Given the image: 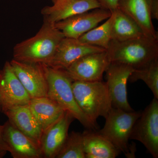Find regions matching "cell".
Returning <instances> with one entry per match:
<instances>
[{
	"instance_id": "obj_1",
	"label": "cell",
	"mask_w": 158,
	"mask_h": 158,
	"mask_svg": "<svg viewBox=\"0 0 158 158\" xmlns=\"http://www.w3.org/2000/svg\"><path fill=\"white\" fill-rule=\"evenodd\" d=\"M64 37L53 25L44 21L35 36L15 45L13 59L27 63L48 65Z\"/></svg>"
},
{
	"instance_id": "obj_2",
	"label": "cell",
	"mask_w": 158,
	"mask_h": 158,
	"mask_svg": "<svg viewBox=\"0 0 158 158\" xmlns=\"http://www.w3.org/2000/svg\"><path fill=\"white\" fill-rule=\"evenodd\" d=\"M106 51L110 62L137 69L158 58V38L143 35L125 41L111 40Z\"/></svg>"
},
{
	"instance_id": "obj_3",
	"label": "cell",
	"mask_w": 158,
	"mask_h": 158,
	"mask_svg": "<svg viewBox=\"0 0 158 158\" xmlns=\"http://www.w3.org/2000/svg\"><path fill=\"white\" fill-rule=\"evenodd\" d=\"M73 91L79 108L95 125L100 116L106 118L113 107L106 83L73 81Z\"/></svg>"
},
{
	"instance_id": "obj_4",
	"label": "cell",
	"mask_w": 158,
	"mask_h": 158,
	"mask_svg": "<svg viewBox=\"0 0 158 158\" xmlns=\"http://www.w3.org/2000/svg\"><path fill=\"white\" fill-rule=\"evenodd\" d=\"M48 85V96L57 102L84 127L89 130L97 129L95 125L82 112L77 104L73 91V80L65 71L43 64Z\"/></svg>"
},
{
	"instance_id": "obj_5",
	"label": "cell",
	"mask_w": 158,
	"mask_h": 158,
	"mask_svg": "<svg viewBox=\"0 0 158 158\" xmlns=\"http://www.w3.org/2000/svg\"><path fill=\"white\" fill-rule=\"evenodd\" d=\"M141 112H127L112 107L106 117L104 126L98 132L106 138L120 152L128 155L129 140L133 126Z\"/></svg>"
},
{
	"instance_id": "obj_6",
	"label": "cell",
	"mask_w": 158,
	"mask_h": 158,
	"mask_svg": "<svg viewBox=\"0 0 158 158\" xmlns=\"http://www.w3.org/2000/svg\"><path fill=\"white\" fill-rule=\"evenodd\" d=\"M130 139L140 141L154 158H158V99L154 98L141 112Z\"/></svg>"
},
{
	"instance_id": "obj_7",
	"label": "cell",
	"mask_w": 158,
	"mask_h": 158,
	"mask_svg": "<svg viewBox=\"0 0 158 158\" xmlns=\"http://www.w3.org/2000/svg\"><path fill=\"white\" fill-rule=\"evenodd\" d=\"M31 97L15 73L10 62L0 71V107L1 112L18 106L28 105Z\"/></svg>"
},
{
	"instance_id": "obj_8",
	"label": "cell",
	"mask_w": 158,
	"mask_h": 158,
	"mask_svg": "<svg viewBox=\"0 0 158 158\" xmlns=\"http://www.w3.org/2000/svg\"><path fill=\"white\" fill-rule=\"evenodd\" d=\"M110 63L106 50L86 55L63 70L73 81H98Z\"/></svg>"
},
{
	"instance_id": "obj_9",
	"label": "cell",
	"mask_w": 158,
	"mask_h": 158,
	"mask_svg": "<svg viewBox=\"0 0 158 158\" xmlns=\"http://www.w3.org/2000/svg\"><path fill=\"white\" fill-rule=\"evenodd\" d=\"M134 69L128 65L111 62L106 70V82L113 107L134 111L128 101L127 85Z\"/></svg>"
},
{
	"instance_id": "obj_10",
	"label": "cell",
	"mask_w": 158,
	"mask_h": 158,
	"mask_svg": "<svg viewBox=\"0 0 158 158\" xmlns=\"http://www.w3.org/2000/svg\"><path fill=\"white\" fill-rule=\"evenodd\" d=\"M111 15V11L100 8L69 18L56 23L53 26L65 37L78 39Z\"/></svg>"
},
{
	"instance_id": "obj_11",
	"label": "cell",
	"mask_w": 158,
	"mask_h": 158,
	"mask_svg": "<svg viewBox=\"0 0 158 158\" xmlns=\"http://www.w3.org/2000/svg\"><path fill=\"white\" fill-rule=\"evenodd\" d=\"M15 73L31 98L48 96V85L43 64L10 62Z\"/></svg>"
},
{
	"instance_id": "obj_12",
	"label": "cell",
	"mask_w": 158,
	"mask_h": 158,
	"mask_svg": "<svg viewBox=\"0 0 158 158\" xmlns=\"http://www.w3.org/2000/svg\"><path fill=\"white\" fill-rule=\"evenodd\" d=\"M106 50L101 48L84 43L79 39L65 37L59 43L55 56L47 65L65 70L86 55Z\"/></svg>"
},
{
	"instance_id": "obj_13",
	"label": "cell",
	"mask_w": 158,
	"mask_h": 158,
	"mask_svg": "<svg viewBox=\"0 0 158 158\" xmlns=\"http://www.w3.org/2000/svg\"><path fill=\"white\" fill-rule=\"evenodd\" d=\"M2 137L14 158H43L40 148L9 120L2 128Z\"/></svg>"
},
{
	"instance_id": "obj_14",
	"label": "cell",
	"mask_w": 158,
	"mask_h": 158,
	"mask_svg": "<svg viewBox=\"0 0 158 158\" xmlns=\"http://www.w3.org/2000/svg\"><path fill=\"white\" fill-rule=\"evenodd\" d=\"M101 8L98 0H56L43 8L44 21L54 24L93 9Z\"/></svg>"
},
{
	"instance_id": "obj_15",
	"label": "cell",
	"mask_w": 158,
	"mask_h": 158,
	"mask_svg": "<svg viewBox=\"0 0 158 158\" xmlns=\"http://www.w3.org/2000/svg\"><path fill=\"white\" fill-rule=\"evenodd\" d=\"M74 119L69 112L65 111L58 121L43 133L40 144L43 157L56 158L68 137Z\"/></svg>"
},
{
	"instance_id": "obj_16",
	"label": "cell",
	"mask_w": 158,
	"mask_h": 158,
	"mask_svg": "<svg viewBox=\"0 0 158 158\" xmlns=\"http://www.w3.org/2000/svg\"><path fill=\"white\" fill-rule=\"evenodd\" d=\"M151 0H119L118 8L131 18L148 37L158 38L150 12Z\"/></svg>"
},
{
	"instance_id": "obj_17",
	"label": "cell",
	"mask_w": 158,
	"mask_h": 158,
	"mask_svg": "<svg viewBox=\"0 0 158 158\" xmlns=\"http://www.w3.org/2000/svg\"><path fill=\"white\" fill-rule=\"evenodd\" d=\"M3 113L16 128L40 148L43 131L29 107L28 105L15 107Z\"/></svg>"
},
{
	"instance_id": "obj_18",
	"label": "cell",
	"mask_w": 158,
	"mask_h": 158,
	"mask_svg": "<svg viewBox=\"0 0 158 158\" xmlns=\"http://www.w3.org/2000/svg\"><path fill=\"white\" fill-rule=\"evenodd\" d=\"M28 106L43 133L58 121L65 112L57 102L48 96L31 98Z\"/></svg>"
},
{
	"instance_id": "obj_19",
	"label": "cell",
	"mask_w": 158,
	"mask_h": 158,
	"mask_svg": "<svg viewBox=\"0 0 158 158\" xmlns=\"http://www.w3.org/2000/svg\"><path fill=\"white\" fill-rule=\"evenodd\" d=\"M82 136L85 158H115L120 153L98 132L89 130Z\"/></svg>"
},
{
	"instance_id": "obj_20",
	"label": "cell",
	"mask_w": 158,
	"mask_h": 158,
	"mask_svg": "<svg viewBox=\"0 0 158 158\" xmlns=\"http://www.w3.org/2000/svg\"><path fill=\"white\" fill-rule=\"evenodd\" d=\"M111 13L113 16L111 40L125 41L144 35L135 22L118 8Z\"/></svg>"
},
{
	"instance_id": "obj_21",
	"label": "cell",
	"mask_w": 158,
	"mask_h": 158,
	"mask_svg": "<svg viewBox=\"0 0 158 158\" xmlns=\"http://www.w3.org/2000/svg\"><path fill=\"white\" fill-rule=\"evenodd\" d=\"M113 20V15L111 13L110 17L102 24L97 26L82 35L78 39L84 43L101 48L106 50L111 40V29Z\"/></svg>"
},
{
	"instance_id": "obj_22",
	"label": "cell",
	"mask_w": 158,
	"mask_h": 158,
	"mask_svg": "<svg viewBox=\"0 0 158 158\" xmlns=\"http://www.w3.org/2000/svg\"><path fill=\"white\" fill-rule=\"evenodd\" d=\"M133 83L138 80L143 81L158 99V58L141 68L134 69L129 78Z\"/></svg>"
},
{
	"instance_id": "obj_23",
	"label": "cell",
	"mask_w": 158,
	"mask_h": 158,
	"mask_svg": "<svg viewBox=\"0 0 158 158\" xmlns=\"http://www.w3.org/2000/svg\"><path fill=\"white\" fill-rule=\"evenodd\" d=\"M56 158H85L82 133L73 131L68 135Z\"/></svg>"
},
{
	"instance_id": "obj_24",
	"label": "cell",
	"mask_w": 158,
	"mask_h": 158,
	"mask_svg": "<svg viewBox=\"0 0 158 158\" xmlns=\"http://www.w3.org/2000/svg\"><path fill=\"white\" fill-rule=\"evenodd\" d=\"M100 4L101 8L112 11L116 10L118 8L119 0H98Z\"/></svg>"
},
{
	"instance_id": "obj_25",
	"label": "cell",
	"mask_w": 158,
	"mask_h": 158,
	"mask_svg": "<svg viewBox=\"0 0 158 158\" xmlns=\"http://www.w3.org/2000/svg\"><path fill=\"white\" fill-rule=\"evenodd\" d=\"M150 12L152 19H158V0H151Z\"/></svg>"
},
{
	"instance_id": "obj_26",
	"label": "cell",
	"mask_w": 158,
	"mask_h": 158,
	"mask_svg": "<svg viewBox=\"0 0 158 158\" xmlns=\"http://www.w3.org/2000/svg\"><path fill=\"white\" fill-rule=\"evenodd\" d=\"M2 125H0V152H8L9 148L3 141L2 137Z\"/></svg>"
},
{
	"instance_id": "obj_27",
	"label": "cell",
	"mask_w": 158,
	"mask_h": 158,
	"mask_svg": "<svg viewBox=\"0 0 158 158\" xmlns=\"http://www.w3.org/2000/svg\"><path fill=\"white\" fill-rule=\"evenodd\" d=\"M7 152L6 151L0 152V158L4 157L5 155H6Z\"/></svg>"
},
{
	"instance_id": "obj_28",
	"label": "cell",
	"mask_w": 158,
	"mask_h": 158,
	"mask_svg": "<svg viewBox=\"0 0 158 158\" xmlns=\"http://www.w3.org/2000/svg\"><path fill=\"white\" fill-rule=\"evenodd\" d=\"M52 1L53 2H55V1H56V0H52Z\"/></svg>"
},
{
	"instance_id": "obj_29",
	"label": "cell",
	"mask_w": 158,
	"mask_h": 158,
	"mask_svg": "<svg viewBox=\"0 0 158 158\" xmlns=\"http://www.w3.org/2000/svg\"><path fill=\"white\" fill-rule=\"evenodd\" d=\"M0 112H1V107H0Z\"/></svg>"
}]
</instances>
